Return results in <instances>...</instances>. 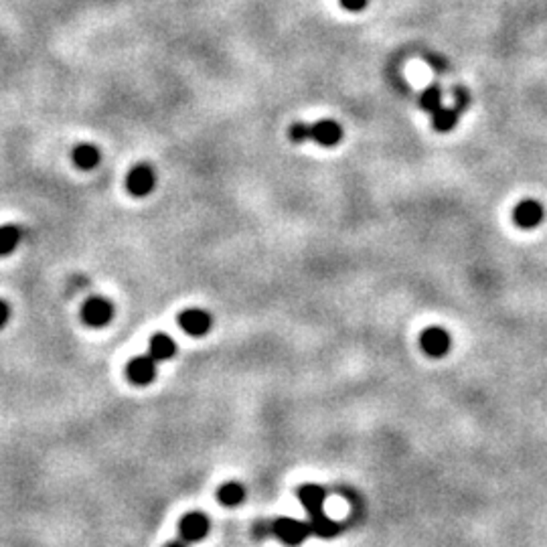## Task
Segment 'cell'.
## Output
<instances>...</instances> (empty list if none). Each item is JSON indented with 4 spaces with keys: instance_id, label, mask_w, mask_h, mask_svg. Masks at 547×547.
Wrapping results in <instances>:
<instances>
[{
    "instance_id": "1",
    "label": "cell",
    "mask_w": 547,
    "mask_h": 547,
    "mask_svg": "<svg viewBox=\"0 0 547 547\" xmlns=\"http://www.w3.org/2000/svg\"><path fill=\"white\" fill-rule=\"evenodd\" d=\"M272 535H276L282 543L296 547L302 546L310 537V525L308 521H296L290 517H282V519L272 521Z\"/></svg>"
},
{
    "instance_id": "2",
    "label": "cell",
    "mask_w": 547,
    "mask_h": 547,
    "mask_svg": "<svg viewBox=\"0 0 547 547\" xmlns=\"http://www.w3.org/2000/svg\"><path fill=\"white\" fill-rule=\"evenodd\" d=\"M81 319L92 329L106 326L107 322L114 319V307L104 296H92L81 308Z\"/></svg>"
},
{
    "instance_id": "3",
    "label": "cell",
    "mask_w": 547,
    "mask_h": 547,
    "mask_svg": "<svg viewBox=\"0 0 547 547\" xmlns=\"http://www.w3.org/2000/svg\"><path fill=\"white\" fill-rule=\"evenodd\" d=\"M420 345H422L426 355L438 359V357L448 355V351L452 347V339H450V334H448L446 329H442V326H430V329H426V331L422 333V336H420Z\"/></svg>"
},
{
    "instance_id": "4",
    "label": "cell",
    "mask_w": 547,
    "mask_h": 547,
    "mask_svg": "<svg viewBox=\"0 0 547 547\" xmlns=\"http://www.w3.org/2000/svg\"><path fill=\"white\" fill-rule=\"evenodd\" d=\"M154 185H156V174H154V169L150 164H136L132 171L128 173V179H126V187L132 193L134 197H147L148 193L154 191Z\"/></svg>"
},
{
    "instance_id": "5",
    "label": "cell",
    "mask_w": 547,
    "mask_h": 547,
    "mask_svg": "<svg viewBox=\"0 0 547 547\" xmlns=\"http://www.w3.org/2000/svg\"><path fill=\"white\" fill-rule=\"evenodd\" d=\"M179 533H181L183 541L197 543L209 533V517L203 513H188L179 523Z\"/></svg>"
},
{
    "instance_id": "6",
    "label": "cell",
    "mask_w": 547,
    "mask_h": 547,
    "mask_svg": "<svg viewBox=\"0 0 547 547\" xmlns=\"http://www.w3.org/2000/svg\"><path fill=\"white\" fill-rule=\"evenodd\" d=\"M179 324L181 329L185 331L191 336H203V334L209 333L211 329V317L207 310H201V308H187L179 314Z\"/></svg>"
},
{
    "instance_id": "7",
    "label": "cell",
    "mask_w": 547,
    "mask_h": 547,
    "mask_svg": "<svg viewBox=\"0 0 547 547\" xmlns=\"http://www.w3.org/2000/svg\"><path fill=\"white\" fill-rule=\"evenodd\" d=\"M543 215H546V211H543V205H541L539 201L525 199L521 201L519 205L515 207V211H513V221H515V225L521 227V229H535V227L543 221Z\"/></svg>"
},
{
    "instance_id": "8",
    "label": "cell",
    "mask_w": 547,
    "mask_h": 547,
    "mask_svg": "<svg viewBox=\"0 0 547 547\" xmlns=\"http://www.w3.org/2000/svg\"><path fill=\"white\" fill-rule=\"evenodd\" d=\"M126 373H128V379L132 381L134 386H148L156 377V361L152 359L150 355L134 357L126 367Z\"/></svg>"
},
{
    "instance_id": "9",
    "label": "cell",
    "mask_w": 547,
    "mask_h": 547,
    "mask_svg": "<svg viewBox=\"0 0 547 547\" xmlns=\"http://www.w3.org/2000/svg\"><path fill=\"white\" fill-rule=\"evenodd\" d=\"M310 138L321 147H336L343 138V128L334 120H321L310 124Z\"/></svg>"
},
{
    "instance_id": "10",
    "label": "cell",
    "mask_w": 547,
    "mask_h": 547,
    "mask_svg": "<svg viewBox=\"0 0 547 547\" xmlns=\"http://www.w3.org/2000/svg\"><path fill=\"white\" fill-rule=\"evenodd\" d=\"M298 499L300 503L304 505L307 513L310 517L322 513V507H324V499H326V491L319 487V484H302L298 489Z\"/></svg>"
},
{
    "instance_id": "11",
    "label": "cell",
    "mask_w": 547,
    "mask_h": 547,
    "mask_svg": "<svg viewBox=\"0 0 547 547\" xmlns=\"http://www.w3.org/2000/svg\"><path fill=\"white\" fill-rule=\"evenodd\" d=\"M174 353H176V343L173 336L159 333L150 339L148 355L154 361H169L171 357H174Z\"/></svg>"
},
{
    "instance_id": "12",
    "label": "cell",
    "mask_w": 547,
    "mask_h": 547,
    "mask_svg": "<svg viewBox=\"0 0 547 547\" xmlns=\"http://www.w3.org/2000/svg\"><path fill=\"white\" fill-rule=\"evenodd\" d=\"M25 238V231L16 223L0 225V255H11L21 245Z\"/></svg>"
},
{
    "instance_id": "13",
    "label": "cell",
    "mask_w": 547,
    "mask_h": 547,
    "mask_svg": "<svg viewBox=\"0 0 547 547\" xmlns=\"http://www.w3.org/2000/svg\"><path fill=\"white\" fill-rule=\"evenodd\" d=\"M308 525H310V533L319 535L322 539H331V537H334V535H339L343 531V525L336 523V521L329 519L324 513H319V515L310 517Z\"/></svg>"
},
{
    "instance_id": "14",
    "label": "cell",
    "mask_w": 547,
    "mask_h": 547,
    "mask_svg": "<svg viewBox=\"0 0 547 547\" xmlns=\"http://www.w3.org/2000/svg\"><path fill=\"white\" fill-rule=\"evenodd\" d=\"M102 161V154L95 144H78L73 150V162L83 169V171H92Z\"/></svg>"
},
{
    "instance_id": "15",
    "label": "cell",
    "mask_w": 547,
    "mask_h": 547,
    "mask_svg": "<svg viewBox=\"0 0 547 547\" xmlns=\"http://www.w3.org/2000/svg\"><path fill=\"white\" fill-rule=\"evenodd\" d=\"M217 499H219V503L225 505V507H238V505L243 503V499H245V489H243V484H240V482H225V484L219 487Z\"/></svg>"
},
{
    "instance_id": "16",
    "label": "cell",
    "mask_w": 547,
    "mask_h": 547,
    "mask_svg": "<svg viewBox=\"0 0 547 547\" xmlns=\"http://www.w3.org/2000/svg\"><path fill=\"white\" fill-rule=\"evenodd\" d=\"M432 116H434L432 118L434 120V128L438 132H448V130H452L454 126H456L460 112H456L454 107H438Z\"/></svg>"
},
{
    "instance_id": "17",
    "label": "cell",
    "mask_w": 547,
    "mask_h": 547,
    "mask_svg": "<svg viewBox=\"0 0 547 547\" xmlns=\"http://www.w3.org/2000/svg\"><path fill=\"white\" fill-rule=\"evenodd\" d=\"M420 104H422V107H424L426 112L434 114L438 107H442L440 87H438V85H432V87L424 90V94H422V97H420Z\"/></svg>"
},
{
    "instance_id": "18",
    "label": "cell",
    "mask_w": 547,
    "mask_h": 547,
    "mask_svg": "<svg viewBox=\"0 0 547 547\" xmlns=\"http://www.w3.org/2000/svg\"><path fill=\"white\" fill-rule=\"evenodd\" d=\"M290 138H292L294 142H304L307 138H310V124L296 122L292 128H290Z\"/></svg>"
},
{
    "instance_id": "19",
    "label": "cell",
    "mask_w": 547,
    "mask_h": 547,
    "mask_svg": "<svg viewBox=\"0 0 547 547\" xmlns=\"http://www.w3.org/2000/svg\"><path fill=\"white\" fill-rule=\"evenodd\" d=\"M454 110L456 112H462V110H467L468 104H470V95L464 87H454Z\"/></svg>"
},
{
    "instance_id": "20",
    "label": "cell",
    "mask_w": 547,
    "mask_h": 547,
    "mask_svg": "<svg viewBox=\"0 0 547 547\" xmlns=\"http://www.w3.org/2000/svg\"><path fill=\"white\" fill-rule=\"evenodd\" d=\"M11 314H13L11 304H9L6 300H2V298H0V331L9 324V321H11Z\"/></svg>"
},
{
    "instance_id": "21",
    "label": "cell",
    "mask_w": 547,
    "mask_h": 547,
    "mask_svg": "<svg viewBox=\"0 0 547 547\" xmlns=\"http://www.w3.org/2000/svg\"><path fill=\"white\" fill-rule=\"evenodd\" d=\"M341 6L345 11H351V13H359L367 6V0H341Z\"/></svg>"
},
{
    "instance_id": "22",
    "label": "cell",
    "mask_w": 547,
    "mask_h": 547,
    "mask_svg": "<svg viewBox=\"0 0 547 547\" xmlns=\"http://www.w3.org/2000/svg\"><path fill=\"white\" fill-rule=\"evenodd\" d=\"M272 533V523L270 521H257L254 527V535L257 539H264L266 535Z\"/></svg>"
},
{
    "instance_id": "23",
    "label": "cell",
    "mask_w": 547,
    "mask_h": 547,
    "mask_svg": "<svg viewBox=\"0 0 547 547\" xmlns=\"http://www.w3.org/2000/svg\"><path fill=\"white\" fill-rule=\"evenodd\" d=\"M427 61H430L432 65L436 67V71H446V69H444V67H446V63H444L442 59H436V57H430Z\"/></svg>"
},
{
    "instance_id": "24",
    "label": "cell",
    "mask_w": 547,
    "mask_h": 547,
    "mask_svg": "<svg viewBox=\"0 0 547 547\" xmlns=\"http://www.w3.org/2000/svg\"><path fill=\"white\" fill-rule=\"evenodd\" d=\"M164 547H188L187 541H183V539H174V541H171V543H166Z\"/></svg>"
}]
</instances>
